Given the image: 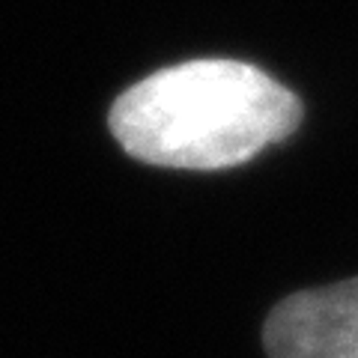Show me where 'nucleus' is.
Wrapping results in <instances>:
<instances>
[{
	"instance_id": "f03ea898",
	"label": "nucleus",
	"mask_w": 358,
	"mask_h": 358,
	"mask_svg": "<svg viewBox=\"0 0 358 358\" xmlns=\"http://www.w3.org/2000/svg\"><path fill=\"white\" fill-rule=\"evenodd\" d=\"M268 358H358V278L287 296L263 326Z\"/></svg>"
},
{
	"instance_id": "f257e3e1",
	"label": "nucleus",
	"mask_w": 358,
	"mask_h": 358,
	"mask_svg": "<svg viewBox=\"0 0 358 358\" xmlns=\"http://www.w3.org/2000/svg\"><path fill=\"white\" fill-rule=\"evenodd\" d=\"M301 114L299 96L257 66L188 60L129 87L108 122L138 162L224 171L289 138Z\"/></svg>"
}]
</instances>
